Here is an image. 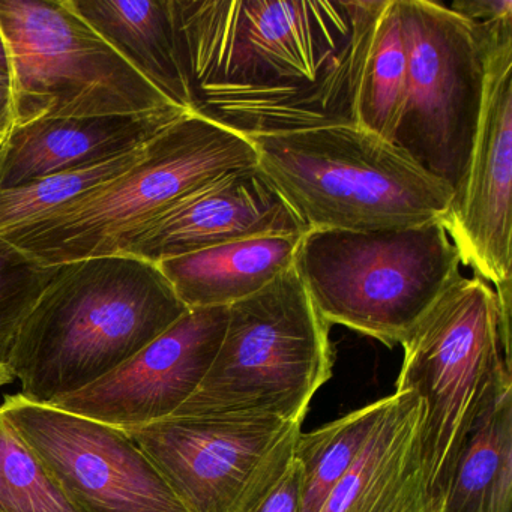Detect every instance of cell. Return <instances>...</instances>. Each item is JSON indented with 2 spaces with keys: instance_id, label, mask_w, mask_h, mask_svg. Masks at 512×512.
I'll return each instance as SVG.
<instances>
[{
  "instance_id": "obj_1",
  "label": "cell",
  "mask_w": 512,
  "mask_h": 512,
  "mask_svg": "<svg viewBox=\"0 0 512 512\" xmlns=\"http://www.w3.org/2000/svg\"><path fill=\"white\" fill-rule=\"evenodd\" d=\"M386 0H173L193 113L241 136L356 125Z\"/></svg>"
},
{
  "instance_id": "obj_2",
  "label": "cell",
  "mask_w": 512,
  "mask_h": 512,
  "mask_svg": "<svg viewBox=\"0 0 512 512\" xmlns=\"http://www.w3.org/2000/svg\"><path fill=\"white\" fill-rule=\"evenodd\" d=\"M187 311L160 268L139 257L113 254L59 265L11 350L20 395L52 404L92 385Z\"/></svg>"
},
{
  "instance_id": "obj_3",
  "label": "cell",
  "mask_w": 512,
  "mask_h": 512,
  "mask_svg": "<svg viewBox=\"0 0 512 512\" xmlns=\"http://www.w3.org/2000/svg\"><path fill=\"white\" fill-rule=\"evenodd\" d=\"M257 167L247 137L185 113L112 181L0 238V247L40 266L124 254L152 223L230 173Z\"/></svg>"
},
{
  "instance_id": "obj_4",
  "label": "cell",
  "mask_w": 512,
  "mask_h": 512,
  "mask_svg": "<svg viewBox=\"0 0 512 512\" xmlns=\"http://www.w3.org/2000/svg\"><path fill=\"white\" fill-rule=\"evenodd\" d=\"M257 167L308 230L403 229L440 220L454 188L358 125L251 137Z\"/></svg>"
},
{
  "instance_id": "obj_5",
  "label": "cell",
  "mask_w": 512,
  "mask_h": 512,
  "mask_svg": "<svg viewBox=\"0 0 512 512\" xmlns=\"http://www.w3.org/2000/svg\"><path fill=\"white\" fill-rule=\"evenodd\" d=\"M461 259L440 220L403 229L308 230L295 268L329 325L403 346L461 277Z\"/></svg>"
},
{
  "instance_id": "obj_6",
  "label": "cell",
  "mask_w": 512,
  "mask_h": 512,
  "mask_svg": "<svg viewBox=\"0 0 512 512\" xmlns=\"http://www.w3.org/2000/svg\"><path fill=\"white\" fill-rule=\"evenodd\" d=\"M329 326L292 266L256 295L230 305L205 380L173 416H260L302 424L332 376Z\"/></svg>"
},
{
  "instance_id": "obj_7",
  "label": "cell",
  "mask_w": 512,
  "mask_h": 512,
  "mask_svg": "<svg viewBox=\"0 0 512 512\" xmlns=\"http://www.w3.org/2000/svg\"><path fill=\"white\" fill-rule=\"evenodd\" d=\"M403 349L395 386L421 400L422 460L431 493L445 503L467 437L497 388L512 379L493 287L461 275Z\"/></svg>"
},
{
  "instance_id": "obj_8",
  "label": "cell",
  "mask_w": 512,
  "mask_h": 512,
  "mask_svg": "<svg viewBox=\"0 0 512 512\" xmlns=\"http://www.w3.org/2000/svg\"><path fill=\"white\" fill-rule=\"evenodd\" d=\"M0 35L10 68L14 127L44 119L184 110L65 0H0Z\"/></svg>"
},
{
  "instance_id": "obj_9",
  "label": "cell",
  "mask_w": 512,
  "mask_h": 512,
  "mask_svg": "<svg viewBox=\"0 0 512 512\" xmlns=\"http://www.w3.org/2000/svg\"><path fill=\"white\" fill-rule=\"evenodd\" d=\"M407 88L394 145L422 169L457 188L478 128L494 37L433 0H398Z\"/></svg>"
},
{
  "instance_id": "obj_10",
  "label": "cell",
  "mask_w": 512,
  "mask_h": 512,
  "mask_svg": "<svg viewBox=\"0 0 512 512\" xmlns=\"http://www.w3.org/2000/svg\"><path fill=\"white\" fill-rule=\"evenodd\" d=\"M299 422L170 416L124 430L187 512H253L295 460Z\"/></svg>"
},
{
  "instance_id": "obj_11",
  "label": "cell",
  "mask_w": 512,
  "mask_h": 512,
  "mask_svg": "<svg viewBox=\"0 0 512 512\" xmlns=\"http://www.w3.org/2000/svg\"><path fill=\"white\" fill-rule=\"evenodd\" d=\"M0 415L77 512H187L124 430L7 395Z\"/></svg>"
},
{
  "instance_id": "obj_12",
  "label": "cell",
  "mask_w": 512,
  "mask_h": 512,
  "mask_svg": "<svg viewBox=\"0 0 512 512\" xmlns=\"http://www.w3.org/2000/svg\"><path fill=\"white\" fill-rule=\"evenodd\" d=\"M512 28L494 37L472 151L440 218L461 263L493 284L500 325L511 328Z\"/></svg>"
},
{
  "instance_id": "obj_13",
  "label": "cell",
  "mask_w": 512,
  "mask_h": 512,
  "mask_svg": "<svg viewBox=\"0 0 512 512\" xmlns=\"http://www.w3.org/2000/svg\"><path fill=\"white\" fill-rule=\"evenodd\" d=\"M227 314L229 307L188 310L112 373L50 406L121 430L170 418L205 380L223 341Z\"/></svg>"
},
{
  "instance_id": "obj_14",
  "label": "cell",
  "mask_w": 512,
  "mask_h": 512,
  "mask_svg": "<svg viewBox=\"0 0 512 512\" xmlns=\"http://www.w3.org/2000/svg\"><path fill=\"white\" fill-rule=\"evenodd\" d=\"M307 226L259 167L230 173L179 203L124 251L157 263L260 236H304Z\"/></svg>"
},
{
  "instance_id": "obj_15",
  "label": "cell",
  "mask_w": 512,
  "mask_h": 512,
  "mask_svg": "<svg viewBox=\"0 0 512 512\" xmlns=\"http://www.w3.org/2000/svg\"><path fill=\"white\" fill-rule=\"evenodd\" d=\"M422 403L395 391L370 439L320 512H443L421 449Z\"/></svg>"
},
{
  "instance_id": "obj_16",
  "label": "cell",
  "mask_w": 512,
  "mask_h": 512,
  "mask_svg": "<svg viewBox=\"0 0 512 512\" xmlns=\"http://www.w3.org/2000/svg\"><path fill=\"white\" fill-rule=\"evenodd\" d=\"M185 110L103 118L44 119L14 127L0 146V190L133 151L184 116Z\"/></svg>"
},
{
  "instance_id": "obj_17",
  "label": "cell",
  "mask_w": 512,
  "mask_h": 512,
  "mask_svg": "<svg viewBox=\"0 0 512 512\" xmlns=\"http://www.w3.org/2000/svg\"><path fill=\"white\" fill-rule=\"evenodd\" d=\"M65 4L172 103L193 112L173 0H65Z\"/></svg>"
},
{
  "instance_id": "obj_18",
  "label": "cell",
  "mask_w": 512,
  "mask_h": 512,
  "mask_svg": "<svg viewBox=\"0 0 512 512\" xmlns=\"http://www.w3.org/2000/svg\"><path fill=\"white\" fill-rule=\"evenodd\" d=\"M302 236H260L157 263L188 310L230 307L256 295L295 262Z\"/></svg>"
},
{
  "instance_id": "obj_19",
  "label": "cell",
  "mask_w": 512,
  "mask_h": 512,
  "mask_svg": "<svg viewBox=\"0 0 512 512\" xmlns=\"http://www.w3.org/2000/svg\"><path fill=\"white\" fill-rule=\"evenodd\" d=\"M443 512H512V379L497 388L467 437Z\"/></svg>"
},
{
  "instance_id": "obj_20",
  "label": "cell",
  "mask_w": 512,
  "mask_h": 512,
  "mask_svg": "<svg viewBox=\"0 0 512 512\" xmlns=\"http://www.w3.org/2000/svg\"><path fill=\"white\" fill-rule=\"evenodd\" d=\"M388 400L380 398L317 430L299 434L295 460L302 469L301 512H320L361 454Z\"/></svg>"
},
{
  "instance_id": "obj_21",
  "label": "cell",
  "mask_w": 512,
  "mask_h": 512,
  "mask_svg": "<svg viewBox=\"0 0 512 512\" xmlns=\"http://www.w3.org/2000/svg\"><path fill=\"white\" fill-rule=\"evenodd\" d=\"M407 88V55L398 0H386L359 86L356 125L395 142Z\"/></svg>"
},
{
  "instance_id": "obj_22",
  "label": "cell",
  "mask_w": 512,
  "mask_h": 512,
  "mask_svg": "<svg viewBox=\"0 0 512 512\" xmlns=\"http://www.w3.org/2000/svg\"><path fill=\"white\" fill-rule=\"evenodd\" d=\"M145 145L92 166L0 190V238L31 226L50 212L127 172L142 158Z\"/></svg>"
},
{
  "instance_id": "obj_23",
  "label": "cell",
  "mask_w": 512,
  "mask_h": 512,
  "mask_svg": "<svg viewBox=\"0 0 512 512\" xmlns=\"http://www.w3.org/2000/svg\"><path fill=\"white\" fill-rule=\"evenodd\" d=\"M0 512H77L37 455L2 415Z\"/></svg>"
},
{
  "instance_id": "obj_24",
  "label": "cell",
  "mask_w": 512,
  "mask_h": 512,
  "mask_svg": "<svg viewBox=\"0 0 512 512\" xmlns=\"http://www.w3.org/2000/svg\"><path fill=\"white\" fill-rule=\"evenodd\" d=\"M58 266H40L0 247V388L13 383L11 350L17 332Z\"/></svg>"
},
{
  "instance_id": "obj_25",
  "label": "cell",
  "mask_w": 512,
  "mask_h": 512,
  "mask_svg": "<svg viewBox=\"0 0 512 512\" xmlns=\"http://www.w3.org/2000/svg\"><path fill=\"white\" fill-rule=\"evenodd\" d=\"M302 469L293 460L283 478L253 512H301Z\"/></svg>"
},
{
  "instance_id": "obj_26",
  "label": "cell",
  "mask_w": 512,
  "mask_h": 512,
  "mask_svg": "<svg viewBox=\"0 0 512 512\" xmlns=\"http://www.w3.org/2000/svg\"><path fill=\"white\" fill-rule=\"evenodd\" d=\"M449 8L485 28L512 23L511 0H457Z\"/></svg>"
},
{
  "instance_id": "obj_27",
  "label": "cell",
  "mask_w": 512,
  "mask_h": 512,
  "mask_svg": "<svg viewBox=\"0 0 512 512\" xmlns=\"http://www.w3.org/2000/svg\"><path fill=\"white\" fill-rule=\"evenodd\" d=\"M14 130L13 89L10 74L0 71V145Z\"/></svg>"
},
{
  "instance_id": "obj_28",
  "label": "cell",
  "mask_w": 512,
  "mask_h": 512,
  "mask_svg": "<svg viewBox=\"0 0 512 512\" xmlns=\"http://www.w3.org/2000/svg\"><path fill=\"white\" fill-rule=\"evenodd\" d=\"M0 71L5 74H10V68H8V56L7 50H5L4 40L0 35Z\"/></svg>"
},
{
  "instance_id": "obj_29",
  "label": "cell",
  "mask_w": 512,
  "mask_h": 512,
  "mask_svg": "<svg viewBox=\"0 0 512 512\" xmlns=\"http://www.w3.org/2000/svg\"><path fill=\"white\" fill-rule=\"evenodd\" d=\"M0 146H2V145H0Z\"/></svg>"
}]
</instances>
